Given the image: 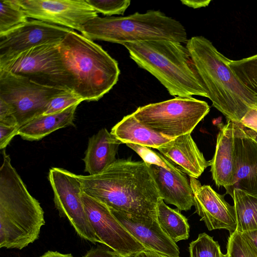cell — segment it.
I'll return each instance as SVG.
<instances>
[{"label": "cell", "mask_w": 257, "mask_h": 257, "mask_svg": "<svg viewBox=\"0 0 257 257\" xmlns=\"http://www.w3.org/2000/svg\"><path fill=\"white\" fill-rule=\"evenodd\" d=\"M76 176L83 193L110 209L157 219V206L161 197L144 161L118 159L98 174Z\"/></svg>", "instance_id": "cell-1"}, {"label": "cell", "mask_w": 257, "mask_h": 257, "mask_svg": "<svg viewBox=\"0 0 257 257\" xmlns=\"http://www.w3.org/2000/svg\"><path fill=\"white\" fill-rule=\"evenodd\" d=\"M186 46L206 88L212 105L233 122L240 120L256 98L239 81L229 66L230 59L203 36H194Z\"/></svg>", "instance_id": "cell-2"}, {"label": "cell", "mask_w": 257, "mask_h": 257, "mask_svg": "<svg viewBox=\"0 0 257 257\" xmlns=\"http://www.w3.org/2000/svg\"><path fill=\"white\" fill-rule=\"evenodd\" d=\"M44 212L3 151L0 168V247L22 249L39 237Z\"/></svg>", "instance_id": "cell-3"}, {"label": "cell", "mask_w": 257, "mask_h": 257, "mask_svg": "<svg viewBox=\"0 0 257 257\" xmlns=\"http://www.w3.org/2000/svg\"><path fill=\"white\" fill-rule=\"evenodd\" d=\"M138 66L149 72L176 97L208 94L190 53L182 43L152 40L123 45Z\"/></svg>", "instance_id": "cell-4"}, {"label": "cell", "mask_w": 257, "mask_h": 257, "mask_svg": "<svg viewBox=\"0 0 257 257\" xmlns=\"http://www.w3.org/2000/svg\"><path fill=\"white\" fill-rule=\"evenodd\" d=\"M72 91L83 101H97L117 83L118 62L100 46L73 30L58 44Z\"/></svg>", "instance_id": "cell-5"}, {"label": "cell", "mask_w": 257, "mask_h": 257, "mask_svg": "<svg viewBox=\"0 0 257 257\" xmlns=\"http://www.w3.org/2000/svg\"><path fill=\"white\" fill-rule=\"evenodd\" d=\"M81 33L93 41L100 40L122 45L152 40H170L186 44L188 40L184 26L159 10L136 12L121 17L98 16L84 26Z\"/></svg>", "instance_id": "cell-6"}, {"label": "cell", "mask_w": 257, "mask_h": 257, "mask_svg": "<svg viewBox=\"0 0 257 257\" xmlns=\"http://www.w3.org/2000/svg\"><path fill=\"white\" fill-rule=\"evenodd\" d=\"M209 111L204 101L192 97H176L139 107L133 114L149 128L175 138L191 133Z\"/></svg>", "instance_id": "cell-7"}, {"label": "cell", "mask_w": 257, "mask_h": 257, "mask_svg": "<svg viewBox=\"0 0 257 257\" xmlns=\"http://www.w3.org/2000/svg\"><path fill=\"white\" fill-rule=\"evenodd\" d=\"M0 70L43 86L72 91L71 77L63 62L58 44L38 46L0 59Z\"/></svg>", "instance_id": "cell-8"}, {"label": "cell", "mask_w": 257, "mask_h": 257, "mask_svg": "<svg viewBox=\"0 0 257 257\" xmlns=\"http://www.w3.org/2000/svg\"><path fill=\"white\" fill-rule=\"evenodd\" d=\"M62 90L0 70V99L11 106L20 127L43 115L50 100Z\"/></svg>", "instance_id": "cell-9"}, {"label": "cell", "mask_w": 257, "mask_h": 257, "mask_svg": "<svg viewBox=\"0 0 257 257\" xmlns=\"http://www.w3.org/2000/svg\"><path fill=\"white\" fill-rule=\"evenodd\" d=\"M49 180L54 202L61 217H66L77 234L93 243H101L92 228L81 199L82 190L76 175L65 169H50Z\"/></svg>", "instance_id": "cell-10"}, {"label": "cell", "mask_w": 257, "mask_h": 257, "mask_svg": "<svg viewBox=\"0 0 257 257\" xmlns=\"http://www.w3.org/2000/svg\"><path fill=\"white\" fill-rule=\"evenodd\" d=\"M84 209L97 237L118 257H131L145 248L120 223L104 204L82 192Z\"/></svg>", "instance_id": "cell-11"}, {"label": "cell", "mask_w": 257, "mask_h": 257, "mask_svg": "<svg viewBox=\"0 0 257 257\" xmlns=\"http://www.w3.org/2000/svg\"><path fill=\"white\" fill-rule=\"evenodd\" d=\"M28 18L75 30L84 26L97 13L86 0H15Z\"/></svg>", "instance_id": "cell-12"}, {"label": "cell", "mask_w": 257, "mask_h": 257, "mask_svg": "<svg viewBox=\"0 0 257 257\" xmlns=\"http://www.w3.org/2000/svg\"><path fill=\"white\" fill-rule=\"evenodd\" d=\"M72 30L32 19L0 37V59L44 45L59 44Z\"/></svg>", "instance_id": "cell-13"}, {"label": "cell", "mask_w": 257, "mask_h": 257, "mask_svg": "<svg viewBox=\"0 0 257 257\" xmlns=\"http://www.w3.org/2000/svg\"><path fill=\"white\" fill-rule=\"evenodd\" d=\"M196 213L210 231L224 229L229 234L236 229L234 206L226 201L224 195L215 192L209 185H202L196 179L189 177Z\"/></svg>", "instance_id": "cell-14"}, {"label": "cell", "mask_w": 257, "mask_h": 257, "mask_svg": "<svg viewBox=\"0 0 257 257\" xmlns=\"http://www.w3.org/2000/svg\"><path fill=\"white\" fill-rule=\"evenodd\" d=\"M235 173L234 189L257 197V142L248 136L239 123L233 122Z\"/></svg>", "instance_id": "cell-15"}, {"label": "cell", "mask_w": 257, "mask_h": 257, "mask_svg": "<svg viewBox=\"0 0 257 257\" xmlns=\"http://www.w3.org/2000/svg\"><path fill=\"white\" fill-rule=\"evenodd\" d=\"M120 223L146 249L167 257H180L179 247L157 219H149L110 209Z\"/></svg>", "instance_id": "cell-16"}, {"label": "cell", "mask_w": 257, "mask_h": 257, "mask_svg": "<svg viewBox=\"0 0 257 257\" xmlns=\"http://www.w3.org/2000/svg\"><path fill=\"white\" fill-rule=\"evenodd\" d=\"M212 179L218 187H224L226 192L233 185L235 165L233 122L227 120L220 124L214 155L209 161Z\"/></svg>", "instance_id": "cell-17"}, {"label": "cell", "mask_w": 257, "mask_h": 257, "mask_svg": "<svg viewBox=\"0 0 257 257\" xmlns=\"http://www.w3.org/2000/svg\"><path fill=\"white\" fill-rule=\"evenodd\" d=\"M191 134L177 137L157 150L182 172L197 179L210 166V163L205 159Z\"/></svg>", "instance_id": "cell-18"}, {"label": "cell", "mask_w": 257, "mask_h": 257, "mask_svg": "<svg viewBox=\"0 0 257 257\" xmlns=\"http://www.w3.org/2000/svg\"><path fill=\"white\" fill-rule=\"evenodd\" d=\"M148 165L164 202L175 205L180 211H188L194 206L192 190L183 172L174 173L157 165Z\"/></svg>", "instance_id": "cell-19"}, {"label": "cell", "mask_w": 257, "mask_h": 257, "mask_svg": "<svg viewBox=\"0 0 257 257\" xmlns=\"http://www.w3.org/2000/svg\"><path fill=\"white\" fill-rule=\"evenodd\" d=\"M121 143L107 129L103 128L89 139L83 160L84 171L90 175L98 174L116 160V155Z\"/></svg>", "instance_id": "cell-20"}, {"label": "cell", "mask_w": 257, "mask_h": 257, "mask_svg": "<svg viewBox=\"0 0 257 257\" xmlns=\"http://www.w3.org/2000/svg\"><path fill=\"white\" fill-rule=\"evenodd\" d=\"M110 133L121 144H134L157 149L174 139L144 125L133 113L124 116L112 128Z\"/></svg>", "instance_id": "cell-21"}, {"label": "cell", "mask_w": 257, "mask_h": 257, "mask_svg": "<svg viewBox=\"0 0 257 257\" xmlns=\"http://www.w3.org/2000/svg\"><path fill=\"white\" fill-rule=\"evenodd\" d=\"M78 105L55 113L39 116L20 127L18 135L27 141H38L61 128L74 125L75 112Z\"/></svg>", "instance_id": "cell-22"}, {"label": "cell", "mask_w": 257, "mask_h": 257, "mask_svg": "<svg viewBox=\"0 0 257 257\" xmlns=\"http://www.w3.org/2000/svg\"><path fill=\"white\" fill-rule=\"evenodd\" d=\"M157 220L165 233L175 243L189 236L188 220L179 209L167 206L160 198L157 206Z\"/></svg>", "instance_id": "cell-23"}, {"label": "cell", "mask_w": 257, "mask_h": 257, "mask_svg": "<svg viewBox=\"0 0 257 257\" xmlns=\"http://www.w3.org/2000/svg\"><path fill=\"white\" fill-rule=\"evenodd\" d=\"M234 202L236 229L240 233L257 230V197L234 189L231 196Z\"/></svg>", "instance_id": "cell-24"}, {"label": "cell", "mask_w": 257, "mask_h": 257, "mask_svg": "<svg viewBox=\"0 0 257 257\" xmlns=\"http://www.w3.org/2000/svg\"><path fill=\"white\" fill-rule=\"evenodd\" d=\"M229 66L242 84L257 98V54L238 60H230Z\"/></svg>", "instance_id": "cell-25"}, {"label": "cell", "mask_w": 257, "mask_h": 257, "mask_svg": "<svg viewBox=\"0 0 257 257\" xmlns=\"http://www.w3.org/2000/svg\"><path fill=\"white\" fill-rule=\"evenodd\" d=\"M28 20L25 13L15 0L0 1V37Z\"/></svg>", "instance_id": "cell-26"}, {"label": "cell", "mask_w": 257, "mask_h": 257, "mask_svg": "<svg viewBox=\"0 0 257 257\" xmlns=\"http://www.w3.org/2000/svg\"><path fill=\"white\" fill-rule=\"evenodd\" d=\"M190 257H227L218 242L206 233H200L189 244Z\"/></svg>", "instance_id": "cell-27"}, {"label": "cell", "mask_w": 257, "mask_h": 257, "mask_svg": "<svg viewBox=\"0 0 257 257\" xmlns=\"http://www.w3.org/2000/svg\"><path fill=\"white\" fill-rule=\"evenodd\" d=\"M227 257H257V250L236 230L229 234L226 244Z\"/></svg>", "instance_id": "cell-28"}, {"label": "cell", "mask_w": 257, "mask_h": 257, "mask_svg": "<svg viewBox=\"0 0 257 257\" xmlns=\"http://www.w3.org/2000/svg\"><path fill=\"white\" fill-rule=\"evenodd\" d=\"M126 145L136 152L148 165H157L174 173L182 172L164 156L149 147L134 144H126Z\"/></svg>", "instance_id": "cell-29"}, {"label": "cell", "mask_w": 257, "mask_h": 257, "mask_svg": "<svg viewBox=\"0 0 257 257\" xmlns=\"http://www.w3.org/2000/svg\"><path fill=\"white\" fill-rule=\"evenodd\" d=\"M83 100L72 91L62 90L49 101L43 114H53L79 104Z\"/></svg>", "instance_id": "cell-30"}, {"label": "cell", "mask_w": 257, "mask_h": 257, "mask_svg": "<svg viewBox=\"0 0 257 257\" xmlns=\"http://www.w3.org/2000/svg\"><path fill=\"white\" fill-rule=\"evenodd\" d=\"M89 5L98 13L107 17L123 15L130 6L131 1L86 0Z\"/></svg>", "instance_id": "cell-31"}, {"label": "cell", "mask_w": 257, "mask_h": 257, "mask_svg": "<svg viewBox=\"0 0 257 257\" xmlns=\"http://www.w3.org/2000/svg\"><path fill=\"white\" fill-rule=\"evenodd\" d=\"M20 127L18 125H9L0 124V149H4L13 138L18 135Z\"/></svg>", "instance_id": "cell-32"}, {"label": "cell", "mask_w": 257, "mask_h": 257, "mask_svg": "<svg viewBox=\"0 0 257 257\" xmlns=\"http://www.w3.org/2000/svg\"><path fill=\"white\" fill-rule=\"evenodd\" d=\"M0 124L9 125H18L14 115L11 106L0 99Z\"/></svg>", "instance_id": "cell-33"}, {"label": "cell", "mask_w": 257, "mask_h": 257, "mask_svg": "<svg viewBox=\"0 0 257 257\" xmlns=\"http://www.w3.org/2000/svg\"><path fill=\"white\" fill-rule=\"evenodd\" d=\"M240 124L257 133V107L250 108L242 117Z\"/></svg>", "instance_id": "cell-34"}, {"label": "cell", "mask_w": 257, "mask_h": 257, "mask_svg": "<svg viewBox=\"0 0 257 257\" xmlns=\"http://www.w3.org/2000/svg\"><path fill=\"white\" fill-rule=\"evenodd\" d=\"M83 257H118V256L113 250L98 247L90 249Z\"/></svg>", "instance_id": "cell-35"}, {"label": "cell", "mask_w": 257, "mask_h": 257, "mask_svg": "<svg viewBox=\"0 0 257 257\" xmlns=\"http://www.w3.org/2000/svg\"><path fill=\"white\" fill-rule=\"evenodd\" d=\"M184 5L193 9H198L208 6L211 2L210 0H181Z\"/></svg>", "instance_id": "cell-36"}, {"label": "cell", "mask_w": 257, "mask_h": 257, "mask_svg": "<svg viewBox=\"0 0 257 257\" xmlns=\"http://www.w3.org/2000/svg\"><path fill=\"white\" fill-rule=\"evenodd\" d=\"M257 250V230L241 233Z\"/></svg>", "instance_id": "cell-37"}, {"label": "cell", "mask_w": 257, "mask_h": 257, "mask_svg": "<svg viewBox=\"0 0 257 257\" xmlns=\"http://www.w3.org/2000/svg\"><path fill=\"white\" fill-rule=\"evenodd\" d=\"M131 257H167L157 253L153 251L144 249L140 252L137 253Z\"/></svg>", "instance_id": "cell-38"}, {"label": "cell", "mask_w": 257, "mask_h": 257, "mask_svg": "<svg viewBox=\"0 0 257 257\" xmlns=\"http://www.w3.org/2000/svg\"><path fill=\"white\" fill-rule=\"evenodd\" d=\"M39 257H74L71 253H62L57 251L49 250Z\"/></svg>", "instance_id": "cell-39"}, {"label": "cell", "mask_w": 257, "mask_h": 257, "mask_svg": "<svg viewBox=\"0 0 257 257\" xmlns=\"http://www.w3.org/2000/svg\"><path fill=\"white\" fill-rule=\"evenodd\" d=\"M243 131L250 138L253 139L254 140H255L257 142V133L249 130L248 128H247L246 127L242 126Z\"/></svg>", "instance_id": "cell-40"}]
</instances>
